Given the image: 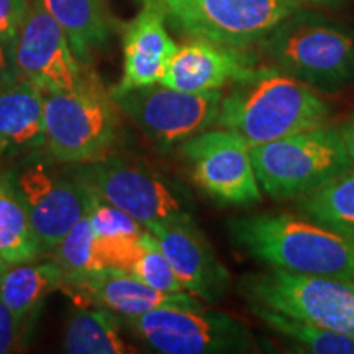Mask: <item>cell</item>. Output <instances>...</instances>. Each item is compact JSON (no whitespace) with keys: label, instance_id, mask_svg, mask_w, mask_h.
<instances>
[{"label":"cell","instance_id":"603a6c76","mask_svg":"<svg viewBox=\"0 0 354 354\" xmlns=\"http://www.w3.org/2000/svg\"><path fill=\"white\" fill-rule=\"evenodd\" d=\"M64 351L71 354L133 353L120 333L118 318L95 307H77L69 317L64 333Z\"/></svg>","mask_w":354,"mask_h":354},{"label":"cell","instance_id":"e0dca14e","mask_svg":"<svg viewBox=\"0 0 354 354\" xmlns=\"http://www.w3.org/2000/svg\"><path fill=\"white\" fill-rule=\"evenodd\" d=\"M177 48L161 8L153 0H141L140 12L123 32V74L113 88L128 91L158 84Z\"/></svg>","mask_w":354,"mask_h":354},{"label":"cell","instance_id":"d6a6232c","mask_svg":"<svg viewBox=\"0 0 354 354\" xmlns=\"http://www.w3.org/2000/svg\"><path fill=\"white\" fill-rule=\"evenodd\" d=\"M351 284H354V282H351Z\"/></svg>","mask_w":354,"mask_h":354},{"label":"cell","instance_id":"5bb4252c","mask_svg":"<svg viewBox=\"0 0 354 354\" xmlns=\"http://www.w3.org/2000/svg\"><path fill=\"white\" fill-rule=\"evenodd\" d=\"M59 290L66 292L77 307L104 308L120 318L138 317L165 307H203L202 300L189 292L166 294L143 284L131 272L113 268L63 277Z\"/></svg>","mask_w":354,"mask_h":354},{"label":"cell","instance_id":"3957f363","mask_svg":"<svg viewBox=\"0 0 354 354\" xmlns=\"http://www.w3.org/2000/svg\"><path fill=\"white\" fill-rule=\"evenodd\" d=\"M274 68L315 91L336 92L354 82V30L299 8L258 43Z\"/></svg>","mask_w":354,"mask_h":354},{"label":"cell","instance_id":"4316f807","mask_svg":"<svg viewBox=\"0 0 354 354\" xmlns=\"http://www.w3.org/2000/svg\"><path fill=\"white\" fill-rule=\"evenodd\" d=\"M130 272L136 279H140L143 284L156 290L166 292V294L185 292L183 282L179 281L176 271L172 269L169 259L162 253L158 240L148 228L141 238L140 256L136 263L133 264Z\"/></svg>","mask_w":354,"mask_h":354},{"label":"cell","instance_id":"ba28073f","mask_svg":"<svg viewBox=\"0 0 354 354\" xmlns=\"http://www.w3.org/2000/svg\"><path fill=\"white\" fill-rule=\"evenodd\" d=\"M190 39L250 50L302 8L295 0H153Z\"/></svg>","mask_w":354,"mask_h":354},{"label":"cell","instance_id":"1f68e13d","mask_svg":"<svg viewBox=\"0 0 354 354\" xmlns=\"http://www.w3.org/2000/svg\"><path fill=\"white\" fill-rule=\"evenodd\" d=\"M299 3H308V6H338L342 0H295Z\"/></svg>","mask_w":354,"mask_h":354},{"label":"cell","instance_id":"7402d4cb","mask_svg":"<svg viewBox=\"0 0 354 354\" xmlns=\"http://www.w3.org/2000/svg\"><path fill=\"white\" fill-rule=\"evenodd\" d=\"M43 258L28 212L7 169H0V271Z\"/></svg>","mask_w":354,"mask_h":354},{"label":"cell","instance_id":"52a82bcc","mask_svg":"<svg viewBox=\"0 0 354 354\" xmlns=\"http://www.w3.org/2000/svg\"><path fill=\"white\" fill-rule=\"evenodd\" d=\"M39 153L26 154L7 171L25 203L41 253L46 256L87 214L94 192L69 166L68 171L59 169L48 154L39 156Z\"/></svg>","mask_w":354,"mask_h":354},{"label":"cell","instance_id":"7c38bea8","mask_svg":"<svg viewBox=\"0 0 354 354\" xmlns=\"http://www.w3.org/2000/svg\"><path fill=\"white\" fill-rule=\"evenodd\" d=\"M194 183L220 205L251 207L261 202L251 148L236 133L205 130L179 145Z\"/></svg>","mask_w":354,"mask_h":354},{"label":"cell","instance_id":"83f0119b","mask_svg":"<svg viewBox=\"0 0 354 354\" xmlns=\"http://www.w3.org/2000/svg\"><path fill=\"white\" fill-rule=\"evenodd\" d=\"M30 0H0V41H15Z\"/></svg>","mask_w":354,"mask_h":354},{"label":"cell","instance_id":"8992f818","mask_svg":"<svg viewBox=\"0 0 354 354\" xmlns=\"http://www.w3.org/2000/svg\"><path fill=\"white\" fill-rule=\"evenodd\" d=\"M69 167L97 197L138 220L145 228L194 220L192 198L185 189L143 162L112 153Z\"/></svg>","mask_w":354,"mask_h":354},{"label":"cell","instance_id":"277c9868","mask_svg":"<svg viewBox=\"0 0 354 354\" xmlns=\"http://www.w3.org/2000/svg\"><path fill=\"white\" fill-rule=\"evenodd\" d=\"M44 153L57 165H87L113 153L120 140V110L95 73L81 86L44 94Z\"/></svg>","mask_w":354,"mask_h":354},{"label":"cell","instance_id":"9c48e42d","mask_svg":"<svg viewBox=\"0 0 354 354\" xmlns=\"http://www.w3.org/2000/svg\"><path fill=\"white\" fill-rule=\"evenodd\" d=\"M243 297L286 315L354 335V284L269 268L243 277Z\"/></svg>","mask_w":354,"mask_h":354},{"label":"cell","instance_id":"5b68a950","mask_svg":"<svg viewBox=\"0 0 354 354\" xmlns=\"http://www.w3.org/2000/svg\"><path fill=\"white\" fill-rule=\"evenodd\" d=\"M261 190L274 201L299 198L351 169L338 128L320 127L253 146Z\"/></svg>","mask_w":354,"mask_h":354},{"label":"cell","instance_id":"6da1fadb","mask_svg":"<svg viewBox=\"0 0 354 354\" xmlns=\"http://www.w3.org/2000/svg\"><path fill=\"white\" fill-rule=\"evenodd\" d=\"M331 107L308 84L274 66H256L221 95L215 125L253 146L325 127Z\"/></svg>","mask_w":354,"mask_h":354},{"label":"cell","instance_id":"4dcf8cb0","mask_svg":"<svg viewBox=\"0 0 354 354\" xmlns=\"http://www.w3.org/2000/svg\"><path fill=\"white\" fill-rule=\"evenodd\" d=\"M338 131L344 143V148L348 151V156L351 158V162L354 166V113L338 128Z\"/></svg>","mask_w":354,"mask_h":354},{"label":"cell","instance_id":"484cf974","mask_svg":"<svg viewBox=\"0 0 354 354\" xmlns=\"http://www.w3.org/2000/svg\"><path fill=\"white\" fill-rule=\"evenodd\" d=\"M53 261L63 271V277L82 276V274L100 271L102 264L97 253L95 233L91 227L87 214L66 233L51 251Z\"/></svg>","mask_w":354,"mask_h":354},{"label":"cell","instance_id":"d4e9b609","mask_svg":"<svg viewBox=\"0 0 354 354\" xmlns=\"http://www.w3.org/2000/svg\"><path fill=\"white\" fill-rule=\"evenodd\" d=\"M300 215L354 236V166L331 183L297 198Z\"/></svg>","mask_w":354,"mask_h":354},{"label":"cell","instance_id":"d6986e66","mask_svg":"<svg viewBox=\"0 0 354 354\" xmlns=\"http://www.w3.org/2000/svg\"><path fill=\"white\" fill-rule=\"evenodd\" d=\"M87 216L95 233L97 253L102 268L130 272L140 256L141 238L146 228L138 220L102 201L95 194Z\"/></svg>","mask_w":354,"mask_h":354},{"label":"cell","instance_id":"ac0fdd59","mask_svg":"<svg viewBox=\"0 0 354 354\" xmlns=\"http://www.w3.org/2000/svg\"><path fill=\"white\" fill-rule=\"evenodd\" d=\"M44 94L25 79L0 87V159L44 151Z\"/></svg>","mask_w":354,"mask_h":354},{"label":"cell","instance_id":"8fae6325","mask_svg":"<svg viewBox=\"0 0 354 354\" xmlns=\"http://www.w3.org/2000/svg\"><path fill=\"white\" fill-rule=\"evenodd\" d=\"M120 113L127 115L143 135L167 149L187 141L216 123L221 92H185L162 84L110 91Z\"/></svg>","mask_w":354,"mask_h":354},{"label":"cell","instance_id":"44dd1931","mask_svg":"<svg viewBox=\"0 0 354 354\" xmlns=\"http://www.w3.org/2000/svg\"><path fill=\"white\" fill-rule=\"evenodd\" d=\"M63 271L55 261L21 263L0 271V299L24 325L51 292L59 290Z\"/></svg>","mask_w":354,"mask_h":354},{"label":"cell","instance_id":"30bf717a","mask_svg":"<svg viewBox=\"0 0 354 354\" xmlns=\"http://www.w3.org/2000/svg\"><path fill=\"white\" fill-rule=\"evenodd\" d=\"M122 320L149 348L162 354L251 353L256 348L245 323L205 307H165Z\"/></svg>","mask_w":354,"mask_h":354},{"label":"cell","instance_id":"f1b7e54d","mask_svg":"<svg viewBox=\"0 0 354 354\" xmlns=\"http://www.w3.org/2000/svg\"><path fill=\"white\" fill-rule=\"evenodd\" d=\"M24 325L19 322L10 308L0 299V354L13 351L17 342H19Z\"/></svg>","mask_w":354,"mask_h":354},{"label":"cell","instance_id":"9a60e30c","mask_svg":"<svg viewBox=\"0 0 354 354\" xmlns=\"http://www.w3.org/2000/svg\"><path fill=\"white\" fill-rule=\"evenodd\" d=\"M148 230L169 259L185 292L207 304H218L227 295L232 277L205 234L197 228L196 220L165 221Z\"/></svg>","mask_w":354,"mask_h":354},{"label":"cell","instance_id":"ffe728a7","mask_svg":"<svg viewBox=\"0 0 354 354\" xmlns=\"http://www.w3.org/2000/svg\"><path fill=\"white\" fill-rule=\"evenodd\" d=\"M64 30L77 59L91 64L110 41V19L104 0H39Z\"/></svg>","mask_w":354,"mask_h":354},{"label":"cell","instance_id":"cb8c5ba5","mask_svg":"<svg viewBox=\"0 0 354 354\" xmlns=\"http://www.w3.org/2000/svg\"><path fill=\"white\" fill-rule=\"evenodd\" d=\"M248 308L258 320L264 322L282 338L290 339L302 351L315 354H354L353 333L325 328L254 302H248Z\"/></svg>","mask_w":354,"mask_h":354},{"label":"cell","instance_id":"2e32d148","mask_svg":"<svg viewBox=\"0 0 354 354\" xmlns=\"http://www.w3.org/2000/svg\"><path fill=\"white\" fill-rule=\"evenodd\" d=\"M256 68L248 50L190 39L177 48L159 84L185 92L221 91Z\"/></svg>","mask_w":354,"mask_h":354},{"label":"cell","instance_id":"4fadbf2b","mask_svg":"<svg viewBox=\"0 0 354 354\" xmlns=\"http://www.w3.org/2000/svg\"><path fill=\"white\" fill-rule=\"evenodd\" d=\"M20 76L43 94L68 92L81 86L88 66L77 59L64 30L44 10L39 0H30L15 41Z\"/></svg>","mask_w":354,"mask_h":354},{"label":"cell","instance_id":"f546056e","mask_svg":"<svg viewBox=\"0 0 354 354\" xmlns=\"http://www.w3.org/2000/svg\"><path fill=\"white\" fill-rule=\"evenodd\" d=\"M21 76L17 68L13 41H0V87L17 82Z\"/></svg>","mask_w":354,"mask_h":354},{"label":"cell","instance_id":"7a4b0ae2","mask_svg":"<svg viewBox=\"0 0 354 354\" xmlns=\"http://www.w3.org/2000/svg\"><path fill=\"white\" fill-rule=\"evenodd\" d=\"M238 250L268 268L354 282V236L304 215L264 212L228 223Z\"/></svg>","mask_w":354,"mask_h":354}]
</instances>
